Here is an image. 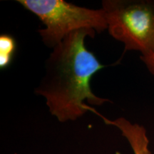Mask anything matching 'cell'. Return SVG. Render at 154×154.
<instances>
[{"mask_svg": "<svg viewBox=\"0 0 154 154\" xmlns=\"http://www.w3.org/2000/svg\"><path fill=\"white\" fill-rule=\"evenodd\" d=\"M96 33L81 29L69 34L45 61V74L34 93L45 99L49 112L59 122L75 121L88 111L96 113L84 101L91 106L111 102L91 91V78L106 66L85 46L86 36L94 38Z\"/></svg>", "mask_w": 154, "mask_h": 154, "instance_id": "obj_1", "label": "cell"}, {"mask_svg": "<svg viewBox=\"0 0 154 154\" xmlns=\"http://www.w3.org/2000/svg\"><path fill=\"white\" fill-rule=\"evenodd\" d=\"M36 15L45 27L37 32L43 43L54 49L69 34L81 29L99 34L108 29L103 9L79 7L63 0H17Z\"/></svg>", "mask_w": 154, "mask_h": 154, "instance_id": "obj_2", "label": "cell"}, {"mask_svg": "<svg viewBox=\"0 0 154 154\" xmlns=\"http://www.w3.org/2000/svg\"><path fill=\"white\" fill-rule=\"evenodd\" d=\"M110 35L123 42L126 51L154 54V0H103Z\"/></svg>", "mask_w": 154, "mask_h": 154, "instance_id": "obj_3", "label": "cell"}, {"mask_svg": "<svg viewBox=\"0 0 154 154\" xmlns=\"http://www.w3.org/2000/svg\"><path fill=\"white\" fill-rule=\"evenodd\" d=\"M96 115L101 117L106 124L116 127L121 131V134L129 143L134 154H151L149 149V140L143 126L137 124H131L123 117L110 120L99 113H96Z\"/></svg>", "mask_w": 154, "mask_h": 154, "instance_id": "obj_4", "label": "cell"}, {"mask_svg": "<svg viewBox=\"0 0 154 154\" xmlns=\"http://www.w3.org/2000/svg\"><path fill=\"white\" fill-rule=\"evenodd\" d=\"M17 49L15 38L9 34L0 36V68L5 69L11 65Z\"/></svg>", "mask_w": 154, "mask_h": 154, "instance_id": "obj_5", "label": "cell"}, {"mask_svg": "<svg viewBox=\"0 0 154 154\" xmlns=\"http://www.w3.org/2000/svg\"><path fill=\"white\" fill-rule=\"evenodd\" d=\"M140 58L142 61L145 63L151 74L154 76V54L148 56H140Z\"/></svg>", "mask_w": 154, "mask_h": 154, "instance_id": "obj_6", "label": "cell"}]
</instances>
